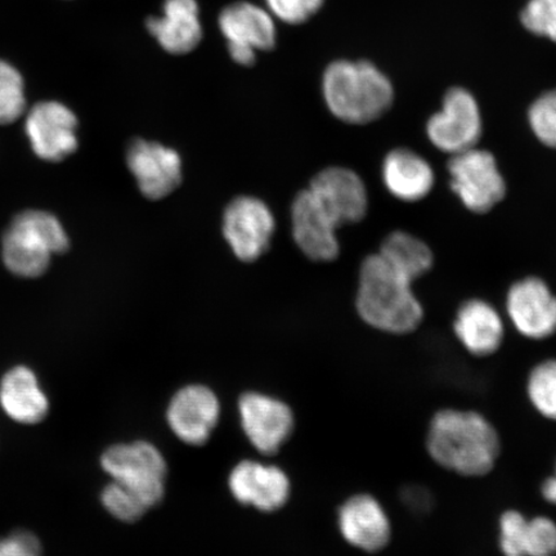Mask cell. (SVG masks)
I'll use <instances>...</instances> for the list:
<instances>
[{"mask_svg":"<svg viewBox=\"0 0 556 556\" xmlns=\"http://www.w3.org/2000/svg\"><path fill=\"white\" fill-rule=\"evenodd\" d=\"M427 448L444 469L464 477H484L495 468L502 441L483 415L446 408L430 421Z\"/></svg>","mask_w":556,"mask_h":556,"instance_id":"1","label":"cell"},{"mask_svg":"<svg viewBox=\"0 0 556 556\" xmlns=\"http://www.w3.org/2000/svg\"><path fill=\"white\" fill-rule=\"evenodd\" d=\"M323 96L340 122L364 125L392 108L394 88L384 72L366 60H337L325 68Z\"/></svg>","mask_w":556,"mask_h":556,"instance_id":"2","label":"cell"},{"mask_svg":"<svg viewBox=\"0 0 556 556\" xmlns=\"http://www.w3.org/2000/svg\"><path fill=\"white\" fill-rule=\"evenodd\" d=\"M408 281L372 254L361 264L356 307L367 325L380 331L405 336L419 328L424 311Z\"/></svg>","mask_w":556,"mask_h":556,"instance_id":"3","label":"cell"},{"mask_svg":"<svg viewBox=\"0 0 556 556\" xmlns=\"http://www.w3.org/2000/svg\"><path fill=\"white\" fill-rule=\"evenodd\" d=\"M68 247V236L60 220L41 211L16 215L2 239L5 267L24 278L45 275L52 255L67 252Z\"/></svg>","mask_w":556,"mask_h":556,"instance_id":"4","label":"cell"},{"mask_svg":"<svg viewBox=\"0 0 556 556\" xmlns=\"http://www.w3.org/2000/svg\"><path fill=\"white\" fill-rule=\"evenodd\" d=\"M101 467L114 482L141 500L149 510L162 502L166 463L151 443L115 444L103 452Z\"/></svg>","mask_w":556,"mask_h":556,"instance_id":"5","label":"cell"},{"mask_svg":"<svg viewBox=\"0 0 556 556\" xmlns=\"http://www.w3.org/2000/svg\"><path fill=\"white\" fill-rule=\"evenodd\" d=\"M218 26L227 41V50L235 64L253 66L258 52L274 50L277 43L276 20L263 7L240 0L225 7L218 16Z\"/></svg>","mask_w":556,"mask_h":556,"instance_id":"6","label":"cell"},{"mask_svg":"<svg viewBox=\"0 0 556 556\" xmlns=\"http://www.w3.org/2000/svg\"><path fill=\"white\" fill-rule=\"evenodd\" d=\"M448 173L452 191L472 213L490 212L505 198V179L489 151L475 148L452 155Z\"/></svg>","mask_w":556,"mask_h":556,"instance_id":"7","label":"cell"},{"mask_svg":"<svg viewBox=\"0 0 556 556\" xmlns=\"http://www.w3.org/2000/svg\"><path fill=\"white\" fill-rule=\"evenodd\" d=\"M482 131L481 109L476 97L463 87L447 90L441 110L427 124L430 142L450 155L475 149Z\"/></svg>","mask_w":556,"mask_h":556,"instance_id":"8","label":"cell"},{"mask_svg":"<svg viewBox=\"0 0 556 556\" xmlns=\"http://www.w3.org/2000/svg\"><path fill=\"white\" fill-rule=\"evenodd\" d=\"M275 229L273 211L258 198H235L225 208L222 231L236 258L243 263L258 261L267 253Z\"/></svg>","mask_w":556,"mask_h":556,"instance_id":"9","label":"cell"},{"mask_svg":"<svg viewBox=\"0 0 556 556\" xmlns=\"http://www.w3.org/2000/svg\"><path fill=\"white\" fill-rule=\"evenodd\" d=\"M125 162L139 192L151 201L168 198L182 184V159L165 144L134 139L128 146Z\"/></svg>","mask_w":556,"mask_h":556,"instance_id":"10","label":"cell"},{"mask_svg":"<svg viewBox=\"0 0 556 556\" xmlns=\"http://www.w3.org/2000/svg\"><path fill=\"white\" fill-rule=\"evenodd\" d=\"M78 117L60 102H39L26 116L25 130L40 159L59 163L79 148Z\"/></svg>","mask_w":556,"mask_h":556,"instance_id":"11","label":"cell"},{"mask_svg":"<svg viewBox=\"0 0 556 556\" xmlns=\"http://www.w3.org/2000/svg\"><path fill=\"white\" fill-rule=\"evenodd\" d=\"M308 190L338 227L357 224L366 217V186L351 169L330 166L313 177Z\"/></svg>","mask_w":556,"mask_h":556,"instance_id":"12","label":"cell"},{"mask_svg":"<svg viewBox=\"0 0 556 556\" xmlns=\"http://www.w3.org/2000/svg\"><path fill=\"white\" fill-rule=\"evenodd\" d=\"M506 311L521 336L544 340L556 332V295L539 277H527L513 285L506 296Z\"/></svg>","mask_w":556,"mask_h":556,"instance_id":"13","label":"cell"},{"mask_svg":"<svg viewBox=\"0 0 556 556\" xmlns=\"http://www.w3.org/2000/svg\"><path fill=\"white\" fill-rule=\"evenodd\" d=\"M291 232L296 247L313 262H331L338 258L339 228L311 191L299 192L290 208Z\"/></svg>","mask_w":556,"mask_h":556,"instance_id":"14","label":"cell"},{"mask_svg":"<svg viewBox=\"0 0 556 556\" xmlns=\"http://www.w3.org/2000/svg\"><path fill=\"white\" fill-rule=\"evenodd\" d=\"M241 426L249 441L264 455H273L294 428L288 405L260 393L243 394L239 402Z\"/></svg>","mask_w":556,"mask_h":556,"instance_id":"15","label":"cell"},{"mask_svg":"<svg viewBox=\"0 0 556 556\" xmlns=\"http://www.w3.org/2000/svg\"><path fill=\"white\" fill-rule=\"evenodd\" d=\"M219 414V401L211 389L190 386L174 395L166 419L180 441L200 446L217 427Z\"/></svg>","mask_w":556,"mask_h":556,"instance_id":"16","label":"cell"},{"mask_svg":"<svg viewBox=\"0 0 556 556\" xmlns=\"http://www.w3.org/2000/svg\"><path fill=\"white\" fill-rule=\"evenodd\" d=\"M339 528L343 538L366 553H378L392 539V525L384 507L371 495L346 500L339 510Z\"/></svg>","mask_w":556,"mask_h":556,"instance_id":"17","label":"cell"},{"mask_svg":"<svg viewBox=\"0 0 556 556\" xmlns=\"http://www.w3.org/2000/svg\"><path fill=\"white\" fill-rule=\"evenodd\" d=\"M228 484L239 503L253 505L262 511L280 509L290 495V481L285 471L256 462L236 465Z\"/></svg>","mask_w":556,"mask_h":556,"instance_id":"18","label":"cell"},{"mask_svg":"<svg viewBox=\"0 0 556 556\" xmlns=\"http://www.w3.org/2000/svg\"><path fill=\"white\" fill-rule=\"evenodd\" d=\"M149 33L166 53L189 54L203 40L198 0H164L162 15L146 21Z\"/></svg>","mask_w":556,"mask_h":556,"instance_id":"19","label":"cell"},{"mask_svg":"<svg viewBox=\"0 0 556 556\" xmlns=\"http://www.w3.org/2000/svg\"><path fill=\"white\" fill-rule=\"evenodd\" d=\"M0 407L11 420L23 426H37L50 414V400L40 387L37 374L16 366L0 380Z\"/></svg>","mask_w":556,"mask_h":556,"instance_id":"20","label":"cell"},{"mask_svg":"<svg viewBox=\"0 0 556 556\" xmlns=\"http://www.w3.org/2000/svg\"><path fill=\"white\" fill-rule=\"evenodd\" d=\"M454 330L458 342L472 356L486 357L502 346L505 329L502 316L490 303L471 299L458 309Z\"/></svg>","mask_w":556,"mask_h":556,"instance_id":"21","label":"cell"},{"mask_svg":"<svg viewBox=\"0 0 556 556\" xmlns=\"http://www.w3.org/2000/svg\"><path fill=\"white\" fill-rule=\"evenodd\" d=\"M382 180L389 192L402 201L421 200L434 186V172L426 159L413 150L389 152L382 163Z\"/></svg>","mask_w":556,"mask_h":556,"instance_id":"22","label":"cell"},{"mask_svg":"<svg viewBox=\"0 0 556 556\" xmlns=\"http://www.w3.org/2000/svg\"><path fill=\"white\" fill-rule=\"evenodd\" d=\"M381 258L408 281L426 275L433 266V253L426 242L403 231H395L382 241Z\"/></svg>","mask_w":556,"mask_h":556,"instance_id":"23","label":"cell"},{"mask_svg":"<svg viewBox=\"0 0 556 556\" xmlns=\"http://www.w3.org/2000/svg\"><path fill=\"white\" fill-rule=\"evenodd\" d=\"M527 394L536 412L556 421V359L539 364L527 381Z\"/></svg>","mask_w":556,"mask_h":556,"instance_id":"24","label":"cell"},{"mask_svg":"<svg viewBox=\"0 0 556 556\" xmlns=\"http://www.w3.org/2000/svg\"><path fill=\"white\" fill-rule=\"evenodd\" d=\"M24 79L9 62L0 61V124H12L25 114Z\"/></svg>","mask_w":556,"mask_h":556,"instance_id":"25","label":"cell"},{"mask_svg":"<svg viewBox=\"0 0 556 556\" xmlns=\"http://www.w3.org/2000/svg\"><path fill=\"white\" fill-rule=\"evenodd\" d=\"M528 123L541 143L556 150V88L533 101L528 109Z\"/></svg>","mask_w":556,"mask_h":556,"instance_id":"26","label":"cell"},{"mask_svg":"<svg viewBox=\"0 0 556 556\" xmlns=\"http://www.w3.org/2000/svg\"><path fill=\"white\" fill-rule=\"evenodd\" d=\"M520 24L536 37L556 43V0H528L520 11Z\"/></svg>","mask_w":556,"mask_h":556,"instance_id":"27","label":"cell"},{"mask_svg":"<svg viewBox=\"0 0 556 556\" xmlns=\"http://www.w3.org/2000/svg\"><path fill=\"white\" fill-rule=\"evenodd\" d=\"M102 504L111 516L122 521H136L144 516L148 507L134 493L119 483L111 482L104 486L101 495Z\"/></svg>","mask_w":556,"mask_h":556,"instance_id":"28","label":"cell"},{"mask_svg":"<svg viewBox=\"0 0 556 556\" xmlns=\"http://www.w3.org/2000/svg\"><path fill=\"white\" fill-rule=\"evenodd\" d=\"M276 21L287 25L308 23L323 10L325 0H264Z\"/></svg>","mask_w":556,"mask_h":556,"instance_id":"29","label":"cell"},{"mask_svg":"<svg viewBox=\"0 0 556 556\" xmlns=\"http://www.w3.org/2000/svg\"><path fill=\"white\" fill-rule=\"evenodd\" d=\"M527 556H556V523L547 517L528 519L526 531Z\"/></svg>","mask_w":556,"mask_h":556,"instance_id":"30","label":"cell"},{"mask_svg":"<svg viewBox=\"0 0 556 556\" xmlns=\"http://www.w3.org/2000/svg\"><path fill=\"white\" fill-rule=\"evenodd\" d=\"M527 521L518 510H507L500 518V548L505 556H527Z\"/></svg>","mask_w":556,"mask_h":556,"instance_id":"31","label":"cell"},{"mask_svg":"<svg viewBox=\"0 0 556 556\" xmlns=\"http://www.w3.org/2000/svg\"><path fill=\"white\" fill-rule=\"evenodd\" d=\"M0 556H43V546L30 531L17 530L0 539Z\"/></svg>","mask_w":556,"mask_h":556,"instance_id":"32","label":"cell"},{"mask_svg":"<svg viewBox=\"0 0 556 556\" xmlns=\"http://www.w3.org/2000/svg\"><path fill=\"white\" fill-rule=\"evenodd\" d=\"M541 495L546 502L556 505V469L555 476L547 478L541 486Z\"/></svg>","mask_w":556,"mask_h":556,"instance_id":"33","label":"cell"}]
</instances>
